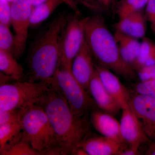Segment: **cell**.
I'll return each instance as SVG.
<instances>
[{"mask_svg":"<svg viewBox=\"0 0 155 155\" xmlns=\"http://www.w3.org/2000/svg\"><path fill=\"white\" fill-rule=\"evenodd\" d=\"M36 104L47 115L62 155L75 154L89 134L90 124L86 116L79 117L72 114L66 100L51 86Z\"/></svg>","mask_w":155,"mask_h":155,"instance_id":"6da1fadb","label":"cell"},{"mask_svg":"<svg viewBox=\"0 0 155 155\" xmlns=\"http://www.w3.org/2000/svg\"><path fill=\"white\" fill-rule=\"evenodd\" d=\"M67 18L60 15L38 37L31 49L27 81L51 83L60 66L61 41Z\"/></svg>","mask_w":155,"mask_h":155,"instance_id":"7a4b0ae2","label":"cell"},{"mask_svg":"<svg viewBox=\"0 0 155 155\" xmlns=\"http://www.w3.org/2000/svg\"><path fill=\"white\" fill-rule=\"evenodd\" d=\"M85 39L99 64L127 80H134L136 72L122 58L115 36L108 29L101 13L89 16L85 26Z\"/></svg>","mask_w":155,"mask_h":155,"instance_id":"3957f363","label":"cell"},{"mask_svg":"<svg viewBox=\"0 0 155 155\" xmlns=\"http://www.w3.org/2000/svg\"><path fill=\"white\" fill-rule=\"evenodd\" d=\"M22 126L23 137L39 155H62L51 124L40 106L35 104L28 108Z\"/></svg>","mask_w":155,"mask_h":155,"instance_id":"277c9868","label":"cell"},{"mask_svg":"<svg viewBox=\"0 0 155 155\" xmlns=\"http://www.w3.org/2000/svg\"><path fill=\"white\" fill-rule=\"evenodd\" d=\"M48 81H17L0 86V110L29 107L51 88Z\"/></svg>","mask_w":155,"mask_h":155,"instance_id":"5b68a950","label":"cell"},{"mask_svg":"<svg viewBox=\"0 0 155 155\" xmlns=\"http://www.w3.org/2000/svg\"><path fill=\"white\" fill-rule=\"evenodd\" d=\"M51 86L67 101L72 114L86 116L95 104L90 94L75 78L70 70L60 66Z\"/></svg>","mask_w":155,"mask_h":155,"instance_id":"8992f818","label":"cell"},{"mask_svg":"<svg viewBox=\"0 0 155 155\" xmlns=\"http://www.w3.org/2000/svg\"><path fill=\"white\" fill-rule=\"evenodd\" d=\"M88 17L69 15L61 41L60 66L71 71L72 62L85 40V26Z\"/></svg>","mask_w":155,"mask_h":155,"instance_id":"52a82bcc","label":"cell"},{"mask_svg":"<svg viewBox=\"0 0 155 155\" xmlns=\"http://www.w3.org/2000/svg\"><path fill=\"white\" fill-rule=\"evenodd\" d=\"M11 8V25L14 32V55L17 59L25 51L34 7L26 0H13Z\"/></svg>","mask_w":155,"mask_h":155,"instance_id":"ba28073f","label":"cell"},{"mask_svg":"<svg viewBox=\"0 0 155 155\" xmlns=\"http://www.w3.org/2000/svg\"><path fill=\"white\" fill-rule=\"evenodd\" d=\"M129 105L148 137L155 141V98L136 94L130 96Z\"/></svg>","mask_w":155,"mask_h":155,"instance_id":"9c48e42d","label":"cell"},{"mask_svg":"<svg viewBox=\"0 0 155 155\" xmlns=\"http://www.w3.org/2000/svg\"><path fill=\"white\" fill-rule=\"evenodd\" d=\"M122 138L128 146L148 143L151 141L141 123L130 107L122 110L120 122Z\"/></svg>","mask_w":155,"mask_h":155,"instance_id":"30bf717a","label":"cell"},{"mask_svg":"<svg viewBox=\"0 0 155 155\" xmlns=\"http://www.w3.org/2000/svg\"><path fill=\"white\" fill-rule=\"evenodd\" d=\"M92 57L85 39L73 60L71 67L72 75L87 91H88L90 82L95 72Z\"/></svg>","mask_w":155,"mask_h":155,"instance_id":"8fae6325","label":"cell"},{"mask_svg":"<svg viewBox=\"0 0 155 155\" xmlns=\"http://www.w3.org/2000/svg\"><path fill=\"white\" fill-rule=\"evenodd\" d=\"M103 85L119 104L121 110L129 107L130 93L119 78L110 69L100 64L95 65Z\"/></svg>","mask_w":155,"mask_h":155,"instance_id":"7c38bea8","label":"cell"},{"mask_svg":"<svg viewBox=\"0 0 155 155\" xmlns=\"http://www.w3.org/2000/svg\"><path fill=\"white\" fill-rule=\"evenodd\" d=\"M89 155H119L127 147L122 143L113 139L104 136H90L84 140L80 147Z\"/></svg>","mask_w":155,"mask_h":155,"instance_id":"4fadbf2b","label":"cell"},{"mask_svg":"<svg viewBox=\"0 0 155 155\" xmlns=\"http://www.w3.org/2000/svg\"><path fill=\"white\" fill-rule=\"evenodd\" d=\"M88 91L95 104L102 110L114 116L118 114L121 110L103 85L96 69L89 84Z\"/></svg>","mask_w":155,"mask_h":155,"instance_id":"5bb4252c","label":"cell"},{"mask_svg":"<svg viewBox=\"0 0 155 155\" xmlns=\"http://www.w3.org/2000/svg\"><path fill=\"white\" fill-rule=\"evenodd\" d=\"M91 122L95 129L102 135L121 143H126L121 134L120 122L114 115L104 111L94 110L91 115Z\"/></svg>","mask_w":155,"mask_h":155,"instance_id":"9a60e30c","label":"cell"},{"mask_svg":"<svg viewBox=\"0 0 155 155\" xmlns=\"http://www.w3.org/2000/svg\"><path fill=\"white\" fill-rule=\"evenodd\" d=\"M65 3L74 11L75 14H81L75 0H48L34 7L30 18V26L36 27L47 19L57 8Z\"/></svg>","mask_w":155,"mask_h":155,"instance_id":"2e32d148","label":"cell"},{"mask_svg":"<svg viewBox=\"0 0 155 155\" xmlns=\"http://www.w3.org/2000/svg\"><path fill=\"white\" fill-rule=\"evenodd\" d=\"M147 22L143 9L123 17L120 20L119 26L125 35L143 39L146 37Z\"/></svg>","mask_w":155,"mask_h":155,"instance_id":"e0dca14e","label":"cell"},{"mask_svg":"<svg viewBox=\"0 0 155 155\" xmlns=\"http://www.w3.org/2000/svg\"><path fill=\"white\" fill-rule=\"evenodd\" d=\"M0 71L13 80L23 81L24 69L12 53L0 50Z\"/></svg>","mask_w":155,"mask_h":155,"instance_id":"ac0fdd59","label":"cell"},{"mask_svg":"<svg viewBox=\"0 0 155 155\" xmlns=\"http://www.w3.org/2000/svg\"><path fill=\"white\" fill-rule=\"evenodd\" d=\"M155 64V42L145 37L142 39L139 55L134 64L133 69L136 72L143 67Z\"/></svg>","mask_w":155,"mask_h":155,"instance_id":"d6986e66","label":"cell"},{"mask_svg":"<svg viewBox=\"0 0 155 155\" xmlns=\"http://www.w3.org/2000/svg\"><path fill=\"white\" fill-rule=\"evenodd\" d=\"M1 155H39L23 137L22 133L14 141L0 150Z\"/></svg>","mask_w":155,"mask_h":155,"instance_id":"ffe728a7","label":"cell"},{"mask_svg":"<svg viewBox=\"0 0 155 155\" xmlns=\"http://www.w3.org/2000/svg\"><path fill=\"white\" fill-rule=\"evenodd\" d=\"M22 130V120L0 125V150L18 138Z\"/></svg>","mask_w":155,"mask_h":155,"instance_id":"44dd1931","label":"cell"},{"mask_svg":"<svg viewBox=\"0 0 155 155\" xmlns=\"http://www.w3.org/2000/svg\"><path fill=\"white\" fill-rule=\"evenodd\" d=\"M149 0H119L116 3L114 13L119 19L142 10L146 6Z\"/></svg>","mask_w":155,"mask_h":155,"instance_id":"7402d4cb","label":"cell"},{"mask_svg":"<svg viewBox=\"0 0 155 155\" xmlns=\"http://www.w3.org/2000/svg\"><path fill=\"white\" fill-rule=\"evenodd\" d=\"M14 35L9 26L0 23V50L7 51L14 54Z\"/></svg>","mask_w":155,"mask_h":155,"instance_id":"603a6c76","label":"cell"},{"mask_svg":"<svg viewBox=\"0 0 155 155\" xmlns=\"http://www.w3.org/2000/svg\"><path fill=\"white\" fill-rule=\"evenodd\" d=\"M29 107L0 110V125L22 121L24 114Z\"/></svg>","mask_w":155,"mask_h":155,"instance_id":"cb8c5ba5","label":"cell"},{"mask_svg":"<svg viewBox=\"0 0 155 155\" xmlns=\"http://www.w3.org/2000/svg\"><path fill=\"white\" fill-rule=\"evenodd\" d=\"M134 90L137 94L155 98V80L140 81L134 85Z\"/></svg>","mask_w":155,"mask_h":155,"instance_id":"d4e9b609","label":"cell"},{"mask_svg":"<svg viewBox=\"0 0 155 155\" xmlns=\"http://www.w3.org/2000/svg\"><path fill=\"white\" fill-rule=\"evenodd\" d=\"M11 3L8 0H0V23L11 25Z\"/></svg>","mask_w":155,"mask_h":155,"instance_id":"484cf974","label":"cell"},{"mask_svg":"<svg viewBox=\"0 0 155 155\" xmlns=\"http://www.w3.org/2000/svg\"><path fill=\"white\" fill-rule=\"evenodd\" d=\"M144 14L146 19L149 22L151 29L155 37V0H149Z\"/></svg>","mask_w":155,"mask_h":155,"instance_id":"4316f807","label":"cell"},{"mask_svg":"<svg viewBox=\"0 0 155 155\" xmlns=\"http://www.w3.org/2000/svg\"><path fill=\"white\" fill-rule=\"evenodd\" d=\"M136 72L140 81L155 80V64L143 67Z\"/></svg>","mask_w":155,"mask_h":155,"instance_id":"83f0119b","label":"cell"},{"mask_svg":"<svg viewBox=\"0 0 155 155\" xmlns=\"http://www.w3.org/2000/svg\"><path fill=\"white\" fill-rule=\"evenodd\" d=\"M78 4L83 5L91 11L96 13H101L105 11L98 0H75Z\"/></svg>","mask_w":155,"mask_h":155,"instance_id":"f1b7e54d","label":"cell"},{"mask_svg":"<svg viewBox=\"0 0 155 155\" xmlns=\"http://www.w3.org/2000/svg\"><path fill=\"white\" fill-rule=\"evenodd\" d=\"M140 146L139 145H133L129 146L124 149L119 155H139V149Z\"/></svg>","mask_w":155,"mask_h":155,"instance_id":"f546056e","label":"cell"},{"mask_svg":"<svg viewBox=\"0 0 155 155\" xmlns=\"http://www.w3.org/2000/svg\"><path fill=\"white\" fill-rule=\"evenodd\" d=\"M98 1L104 9L105 11H109L111 9L113 12L114 7V0H98Z\"/></svg>","mask_w":155,"mask_h":155,"instance_id":"4dcf8cb0","label":"cell"},{"mask_svg":"<svg viewBox=\"0 0 155 155\" xmlns=\"http://www.w3.org/2000/svg\"><path fill=\"white\" fill-rule=\"evenodd\" d=\"M146 155H155V143L151 140L148 143V147L147 150Z\"/></svg>","mask_w":155,"mask_h":155,"instance_id":"1f68e13d","label":"cell"},{"mask_svg":"<svg viewBox=\"0 0 155 155\" xmlns=\"http://www.w3.org/2000/svg\"><path fill=\"white\" fill-rule=\"evenodd\" d=\"M26 1L30 4L34 8L47 2L48 0H26Z\"/></svg>","mask_w":155,"mask_h":155,"instance_id":"d6a6232c","label":"cell"},{"mask_svg":"<svg viewBox=\"0 0 155 155\" xmlns=\"http://www.w3.org/2000/svg\"><path fill=\"white\" fill-rule=\"evenodd\" d=\"M76 155H88V154L87 152L83 148L81 147H79L76 150V151L75 153V154Z\"/></svg>","mask_w":155,"mask_h":155,"instance_id":"836d02e7","label":"cell"},{"mask_svg":"<svg viewBox=\"0 0 155 155\" xmlns=\"http://www.w3.org/2000/svg\"><path fill=\"white\" fill-rule=\"evenodd\" d=\"M118 1H119V0H114V10H113V12H114V8H115V6H116V3H117V2H118Z\"/></svg>","mask_w":155,"mask_h":155,"instance_id":"e575fe53","label":"cell"}]
</instances>
